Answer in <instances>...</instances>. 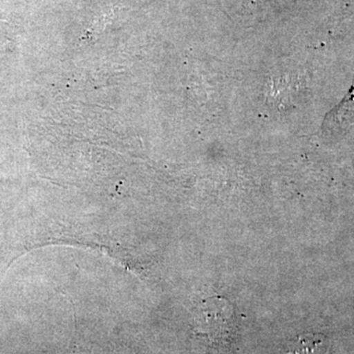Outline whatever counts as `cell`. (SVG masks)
I'll return each mask as SVG.
<instances>
[{
	"instance_id": "obj_2",
	"label": "cell",
	"mask_w": 354,
	"mask_h": 354,
	"mask_svg": "<svg viewBox=\"0 0 354 354\" xmlns=\"http://www.w3.org/2000/svg\"><path fill=\"white\" fill-rule=\"evenodd\" d=\"M327 342L323 335L304 334L291 339L283 354H327Z\"/></svg>"
},
{
	"instance_id": "obj_1",
	"label": "cell",
	"mask_w": 354,
	"mask_h": 354,
	"mask_svg": "<svg viewBox=\"0 0 354 354\" xmlns=\"http://www.w3.org/2000/svg\"><path fill=\"white\" fill-rule=\"evenodd\" d=\"M354 120V86L335 108L326 115L323 128L326 131L339 132L346 130Z\"/></svg>"
}]
</instances>
